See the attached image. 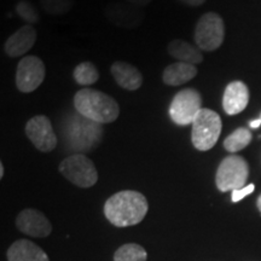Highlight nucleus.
<instances>
[{"label": "nucleus", "instance_id": "f257e3e1", "mask_svg": "<svg viewBox=\"0 0 261 261\" xmlns=\"http://www.w3.org/2000/svg\"><path fill=\"white\" fill-rule=\"evenodd\" d=\"M148 200L143 194L133 190L116 192L104 204V215L117 227L139 224L148 213Z\"/></svg>", "mask_w": 261, "mask_h": 261}, {"label": "nucleus", "instance_id": "f03ea898", "mask_svg": "<svg viewBox=\"0 0 261 261\" xmlns=\"http://www.w3.org/2000/svg\"><path fill=\"white\" fill-rule=\"evenodd\" d=\"M102 123L87 119L80 113L70 114L61 126V135L65 146L77 154L89 152L100 144L103 138Z\"/></svg>", "mask_w": 261, "mask_h": 261}, {"label": "nucleus", "instance_id": "7ed1b4c3", "mask_svg": "<svg viewBox=\"0 0 261 261\" xmlns=\"http://www.w3.org/2000/svg\"><path fill=\"white\" fill-rule=\"evenodd\" d=\"M77 113L98 123H112L120 115L119 103L109 94L93 89H83L74 96Z\"/></svg>", "mask_w": 261, "mask_h": 261}, {"label": "nucleus", "instance_id": "20e7f679", "mask_svg": "<svg viewBox=\"0 0 261 261\" xmlns=\"http://www.w3.org/2000/svg\"><path fill=\"white\" fill-rule=\"evenodd\" d=\"M221 127L223 123L219 114L202 108L192 122V144L200 151H208L217 144L221 133Z\"/></svg>", "mask_w": 261, "mask_h": 261}, {"label": "nucleus", "instance_id": "39448f33", "mask_svg": "<svg viewBox=\"0 0 261 261\" xmlns=\"http://www.w3.org/2000/svg\"><path fill=\"white\" fill-rule=\"evenodd\" d=\"M249 166L242 156L230 155L220 162L215 174V184L221 192L233 191L246 187Z\"/></svg>", "mask_w": 261, "mask_h": 261}, {"label": "nucleus", "instance_id": "423d86ee", "mask_svg": "<svg viewBox=\"0 0 261 261\" xmlns=\"http://www.w3.org/2000/svg\"><path fill=\"white\" fill-rule=\"evenodd\" d=\"M60 173L65 179L79 188H91L98 180L94 163L84 154H73L60 165Z\"/></svg>", "mask_w": 261, "mask_h": 261}, {"label": "nucleus", "instance_id": "0eeeda50", "mask_svg": "<svg viewBox=\"0 0 261 261\" xmlns=\"http://www.w3.org/2000/svg\"><path fill=\"white\" fill-rule=\"evenodd\" d=\"M225 24L220 15L207 12L202 15L195 27V42L203 51H214L224 42Z\"/></svg>", "mask_w": 261, "mask_h": 261}, {"label": "nucleus", "instance_id": "6e6552de", "mask_svg": "<svg viewBox=\"0 0 261 261\" xmlns=\"http://www.w3.org/2000/svg\"><path fill=\"white\" fill-rule=\"evenodd\" d=\"M202 109V98L197 90L184 89L175 94L168 113L172 121L178 126L192 125L195 117Z\"/></svg>", "mask_w": 261, "mask_h": 261}, {"label": "nucleus", "instance_id": "1a4fd4ad", "mask_svg": "<svg viewBox=\"0 0 261 261\" xmlns=\"http://www.w3.org/2000/svg\"><path fill=\"white\" fill-rule=\"evenodd\" d=\"M46 69L37 56H25L18 62L16 69V86L22 93L34 92L44 83Z\"/></svg>", "mask_w": 261, "mask_h": 261}, {"label": "nucleus", "instance_id": "9d476101", "mask_svg": "<svg viewBox=\"0 0 261 261\" xmlns=\"http://www.w3.org/2000/svg\"><path fill=\"white\" fill-rule=\"evenodd\" d=\"M24 132L39 151L50 152L57 146V136L47 116L37 115L32 117L25 123Z\"/></svg>", "mask_w": 261, "mask_h": 261}, {"label": "nucleus", "instance_id": "9b49d317", "mask_svg": "<svg viewBox=\"0 0 261 261\" xmlns=\"http://www.w3.org/2000/svg\"><path fill=\"white\" fill-rule=\"evenodd\" d=\"M104 16L117 28L133 29L139 27L145 18L143 8L132 5L127 2H114L107 5Z\"/></svg>", "mask_w": 261, "mask_h": 261}, {"label": "nucleus", "instance_id": "f8f14e48", "mask_svg": "<svg viewBox=\"0 0 261 261\" xmlns=\"http://www.w3.org/2000/svg\"><path fill=\"white\" fill-rule=\"evenodd\" d=\"M16 226L21 232L39 238L47 237L52 231V225L47 218L41 212L33 208L23 210L17 215Z\"/></svg>", "mask_w": 261, "mask_h": 261}, {"label": "nucleus", "instance_id": "ddd939ff", "mask_svg": "<svg viewBox=\"0 0 261 261\" xmlns=\"http://www.w3.org/2000/svg\"><path fill=\"white\" fill-rule=\"evenodd\" d=\"M35 41H37L35 28L32 24H24L8 38L4 44V51L11 58L23 56L34 46Z\"/></svg>", "mask_w": 261, "mask_h": 261}, {"label": "nucleus", "instance_id": "4468645a", "mask_svg": "<svg viewBox=\"0 0 261 261\" xmlns=\"http://www.w3.org/2000/svg\"><path fill=\"white\" fill-rule=\"evenodd\" d=\"M249 103V90L242 81H232L226 86L223 97V108L227 115H237Z\"/></svg>", "mask_w": 261, "mask_h": 261}, {"label": "nucleus", "instance_id": "2eb2a0df", "mask_svg": "<svg viewBox=\"0 0 261 261\" xmlns=\"http://www.w3.org/2000/svg\"><path fill=\"white\" fill-rule=\"evenodd\" d=\"M114 80L120 87L127 91H136L143 85L142 73L133 64L123 61H116L110 68Z\"/></svg>", "mask_w": 261, "mask_h": 261}, {"label": "nucleus", "instance_id": "dca6fc26", "mask_svg": "<svg viewBox=\"0 0 261 261\" xmlns=\"http://www.w3.org/2000/svg\"><path fill=\"white\" fill-rule=\"evenodd\" d=\"M9 261H50L40 247L28 240H18L8 250Z\"/></svg>", "mask_w": 261, "mask_h": 261}, {"label": "nucleus", "instance_id": "f3484780", "mask_svg": "<svg viewBox=\"0 0 261 261\" xmlns=\"http://www.w3.org/2000/svg\"><path fill=\"white\" fill-rule=\"evenodd\" d=\"M196 75H197L196 65L175 62L165 68L162 73V81L168 86H180L194 79Z\"/></svg>", "mask_w": 261, "mask_h": 261}, {"label": "nucleus", "instance_id": "a211bd4d", "mask_svg": "<svg viewBox=\"0 0 261 261\" xmlns=\"http://www.w3.org/2000/svg\"><path fill=\"white\" fill-rule=\"evenodd\" d=\"M168 54L178 62L189 64H200L203 61L201 48L194 46L190 42L181 40V39H174L168 44Z\"/></svg>", "mask_w": 261, "mask_h": 261}, {"label": "nucleus", "instance_id": "6ab92c4d", "mask_svg": "<svg viewBox=\"0 0 261 261\" xmlns=\"http://www.w3.org/2000/svg\"><path fill=\"white\" fill-rule=\"evenodd\" d=\"M252 132L249 129L240 127L233 130L230 136L226 137L224 140V148L230 152H237L247 148L252 142Z\"/></svg>", "mask_w": 261, "mask_h": 261}, {"label": "nucleus", "instance_id": "aec40b11", "mask_svg": "<svg viewBox=\"0 0 261 261\" xmlns=\"http://www.w3.org/2000/svg\"><path fill=\"white\" fill-rule=\"evenodd\" d=\"M73 77L77 85L90 86V85L96 84L99 79V71H98L96 65L91 62H83L75 67Z\"/></svg>", "mask_w": 261, "mask_h": 261}, {"label": "nucleus", "instance_id": "412c9836", "mask_svg": "<svg viewBox=\"0 0 261 261\" xmlns=\"http://www.w3.org/2000/svg\"><path fill=\"white\" fill-rule=\"evenodd\" d=\"M146 250L136 243L123 244L114 254V261H146Z\"/></svg>", "mask_w": 261, "mask_h": 261}, {"label": "nucleus", "instance_id": "4be33fe9", "mask_svg": "<svg viewBox=\"0 0 261 261\" xmlns=\"http://www.w3.org/2000/svg\"><path fill=\"white\" fill-rule=\"evenodd\" d=\"M75 0H40L42 10L47 15L63 16L73 9Z\"/></svg>", "mask_w": 261, "mask_h": 261}, {"label": "nucleus", "instance_id": "5701e85b", "mask_svg": "<svg viewBox=\"0 0 261 261\" xmlns=\"http://www.w3.org/2000/svg\"><path fill=\"white\" fill-rule=\"evenodd\" d=\"M16 12L25 24H35L40 19L37 8L29 0H19L16 5Z\"/></svg>", "mask_w": 261, "mask_h": 261}, {"label": "nucleus", "instance_id": "b1692460", "mask_svg": "<svg viewBox=\"0 0 261 261\" xmlns=\"http://www.w3.org/2000/svg\"><path fill=\"white\" fill-rule=\"evenodd\" d=\"M254 189H255V185L254 184H249L247 185V187H244L242 189H238V190H233L232 191V196H231V198H232V202H240L241 200H243L244 197L248 195H250L252 192L254 191Z\"/></svg>", "mask_w": 261, "mask_h": 261}, {"label": "nucleus", "instance_id": "393cba45", "mask_svg": "<svg viewBox=\"0 0 261 261\" xmlns=\"http://www.w3.org/2000/svg\"><path fill=\"white\" fill-rule=\"evenodd\" d=\"M179 2H181L182 4H185V5H189V6H192V8H196V6L203 5L204 3H205V0H179Z\"/></svg>", "mask_w": 261, "mask_h": 261}, {"label": "nucleus", "instance_id": "a878e982", "mask_svg": "<svg viewBox=\"0 0 261 261\" xmlns=\"http://www.w3.org/2000/svg\"><path fill=\"white\" fill-rule=\"evenodd\" d=\"M126 2L129 3V4H132V5L139 6V8H144V6L149 5L152 0H126Z\"/></svg>", "mask_w": 261, "mask_h": 261}, {"label": "nucleus", "instance_id": "bb28decb", "mask_svg": "<svg viewBox=\"0 0 261 261\" xmlns=\"http://www.w3.org/2000/svg\"><path fill=\"white\" fill-rule=\"evenodd\" d=\"M261 125V120H253L252 122H250V127L252 128H257V127H260Z\"/></svg>", "mask_w": 261, "mask_h": 261}, {"label": "nucleus", "instance_id": "cd10ccee", "mask_svg": "<svg viewBox=\"0 0 261 261\" xmlns=\"http://www.w3.org/2000/svg\"><path fill=\"white\" fill-rule=\"evenodd\" d=\"M256 205H257V210H259V211H260V213H261V195L259 196V197H257Z\"/></svg>", "mask_w": 261, "mask_h": 261}, {"label": "nucleus", "instance_id": "c85d7f7f", "mask_svg": "<svg viewBox=\"0 0 261 261\" xmlns=\"http://www.w3.org/2000/svg\"><path fill=\"white\" fill-rule=\"evenodd\" d=\"M4 177V165L0 163V178Z\"/></svg>", "mask_w": 261, "mask_h": 261}]
</instances>
